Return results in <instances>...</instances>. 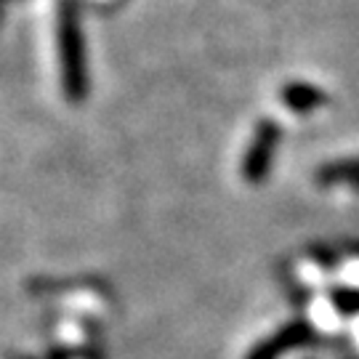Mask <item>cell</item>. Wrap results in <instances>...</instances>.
Masks as SVG:
<instances>
[{"instance_id":"obj_1","label":"cell","mask_w":359,"mask_h":359,"mask_svg":"<svg viewBox=\"0 0 359 359\" xmlns=\"http://www.w3.org/2000/svg\"><path fill=\"white\" fill-rule=\"evenodd\" d=\"M56 38H59V65H62V88L72 104H80L88 93V59H86V40L80 27V8L75 0L59 3L56 19Z\"/></svg>"},{"instance_id":"obj_2","label":"cell","mask_w":359,"mask_h":359,"mask_svg":"<svg viewBox=\"0 0 359 359\" xmlns=\"http://www.w3.org/2000/svg\"><path fill=\"white\" fill-rule=\"evenodd\" d=\"M277 144H280V128L274 120H261L253 130V139H250V147L245 149L243 154V179L250 181V184H258L264 181V176L269 173L271 160H274V152H277Z\"/></svg>"},{"instance_id":"obj_3","label":"cell","mask_w":359,"mask_h":359,"mask_svg":"<svg viewBox=\"0 0 359 359\" xmlns=\"http://www.w3.org/2000/svg\"><path fill=\"white\" fill-rule=\"evenodd\" d=\"M283 96H285V104L293 107V109H309V107H314V104L320 102V93L317 90L309 88V86H298V83L287 86L283 90Z\"/></svg>"}]
</instances>
